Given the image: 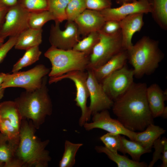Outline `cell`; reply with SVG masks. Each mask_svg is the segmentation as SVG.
<instances>
[{"label":"cell","instance_id":"f35d334b","mask_svg":"<svg viewBox=\"0 0 167 167\" xmlns=\"http://www.w3.org/2000/svg\"><path fill=\"white\" fill-rule=\"evenodd\" d=\"M161 141L164 146L163 152L162 153L161 160L162 163L161 165V167H167V139L165 137L161 139Z\"/></svg>","mask_w":167,"mask_h":167},{"label":"cell","instance_id":"ffe728a7","mask_svg":"<svg viewBox=\"0 0 167 167\" xmlns=\"http://www.w3.org/2000/svg\"><path fill=\"white\" fill-rule=\"evenodd\" d=\"M42 29H33L28 28L17 36L14 45L16 49L26 50L39 46L42 41Z\"/></svg>","mask_w":167,"mask_h":167},{"label":"cell","instance_id":"9a60e30c","mask_svg":"<svg viewBox=\"0 0 167 167\" xmlns=\"http://www.w3.org/2000/svg\"><path fill=\"white\" fill-rule=\"evenodd\" d=\"M74 21L83 38L91 32L100 31L105 21L100 11L88 9H86Z\"/></svg>","mask_w":167,"mask_h":167},{"label":"cell","instance_id":"f546056e","mask_svg":"<svg viewBox=\"0 0 167 167\" xmlns=\"http://www.w3.org/2000/svg\"><path fill=\"white\" fill-rule=\"evenodd\" d=\"M51 20H54V19L48 10L29 12L28 26L33 29H41L46 22Z\"/></svg>","mask_w":167,"mask_h":167},{"label":"cell","instance_id":"2e32d148","mask_svg":"<svg viewBox=\"0 0 167 167\" xmlns=\"http://www.w3.org/2000/svg\"><path fill=\"white\" fill-rule=\"evenodd\" d=\"M143 13H135L120 21L122 45L125 50L129 49L132 46V39L133 35L139 32L143 27Z\"/></svg>","mask_w":167,"mask_h":167},{"label":"cell","instance_id":"60d3db41","mask_svg":"<svg viewBox=\"0 0 167 167\" xmlns=\"http://www.w3.org/2000/svg\"><path fill=\"white\" fill-rule=\"evenodd\" d=\"M18 1L19 0H0V4L10 8L17 5Z\"/></svg>","mask_w":167,"mask_h":167},{"label":"cell","instance_id":"4316f807","mask_svg":"<svg viewBox=\"0 0 167 167\" xmlns=\"http://www.w3.org/2000/svg\"><path fill=\"white\" fill-rule=\"evenodd\" d=\"M121 138L125 154H128L135 161L139 162L142 155L152 152L135 141L127 139L124 136H121Z\"/></svg>","mask_w":167,"mask_h":167},{"label":"cell","instance_id":"5bb4252c","mask_svg":"<svg viewBox=\"0 0 167 167\" xmlns=\"http://www.w3.org/2000/svg\"><path fill=\"white\" fill-rule=\"evenodd\" d=\"M152 4L150 0H134L124 3L117 8H107L100 11L105 21H120L127 16L136 13H151Z\"/></svg>","mask_w":167,"mask_h":167},{"label":"cell","instance_id":"d590c367","mask_svg":"<svg viewBox=\"0 0 167 167\" xmlns=\"http://www.w3.org/2000/svg\"><path fill=\"white\" fill-rule=\"evenodd\" d=\"M100 31L108 35L116 34L121 31L120 21L115 20L105 21Z\"/></svg>","mask_w":167,"mask_h":167},{"label":"cell","instance_id":"bcb514c9","mask_svg":"<svg viewBox=\"0 0 167 167\" xmlns=\"http://www.w3.org/2000/svg\"><path fill=\"white\" fill-rule=\"evenodd\" d=\"M4 39H5L0 36V47L4 43Z\"/></svg>","mask_w":167,"mask_h":167},{"label":"cell","instance_id":"8fae6325","mask_svg":"<svg viewBox=\"0 0 167 167\" xmlns=\"http://www.w3.org/2000/svg\"><path fill=\"white\" fill-rule=\"evenodd\" d=\"M67 21L64 30L60 29L59 23L55 22L51 26L49 40L51 46L63 50L72 49L80 40L75 23Z\"/></svg>","mask_w":167,"mask_h":167},{"label":"cell","instance_id":"9c48e42d","mask_svg":"<svg viewBox=\"0 0 167 167\" xmlns=\"http://www.w3.org/2000/svg\"><path fill=\"white\" fill-rule=\"evenodd\" d=\"M133 69L126 65L113 73L100 83L108 96L113 101L122 96L131 87L134 82Z\"/></svg>","mask_w":167,"mask_h":167},{"label":"cell","instance_id":"cb8c5ba5","mask_svg":"<svg viewBox=\"0 0 167 167\" xmlns=\"http://www.w3.org/2000/svg\"><path fill=\"white\" fill-rule=\"evenodd\" d=\"M152 17L162 29H167V0H152Z\"/></svg>","mask_w":167,"mask_h":167},{"label":"cell","instance_id":"30bf717a","mask_svg":"<svg viewBox=\"0 0 167 167\" xmlns=\"http://www.w3.org/2000/svg\"><path fill=\"white\" fill-rule=\"evenodd\" d=\"M29 13L18 3L9 8L0 29V36L4 39L8 36H17L29 28Z\"/></svg>","mask_w":167,"mask_h":167},{"label":"cell","instance_id":"7bdbcfd3","mask_svg":"<svg viewBox=\"0 0 167 167\" xmlns=\"http://www.w3.org/2000/svg\"><path fill=\"white\" fill-rule=\"evenodd\" d=\"M134 0H116V2L118 4L121 5L123 3L131 2H131Z\"/></svg>","mask_w":167,"mask_h":167},{"label":"cell","instance_id":"6da1fadb","mask_svg":"<svg viewBox=\"0 0 167 167\" xmlns=\"http://www.w3.org/2000/svg\"><path fill=\"white\" fill-rule=\"evenodd\" d=\"M145 83H134L122 96L113 101L112 107L117 120L131 131H142L153 123L148 103Z\"/></svg>","mask_w":167,"mask_h":167},{"label":"cell","instance_id":"d6a6232c","mask_svg":"<svg viewBox=\"0 0 167 167\" xmlns=\"http://www.w3.org/2000/svg\"><path fill=\"white\" fill-rule=\"evenodd\" d=\"M18 3L29 12L48 10V0H19Z\"/></svg>","mask_w":167,"mask_h":167},{"label":"cell","instance_id":"e575fe53","mask_svg":"<svg viewBox=\"0 0 167 167\" xmlns=\"http://www.w3.org/2000/svg\"><path fill=\"white\" fill-rule=\"evenodd\" d=\"M87 9L101 11L111 7V0H84Z\"/></svg>","mask_w":167,"mask_h":167},{"label":"cell","instance_id":"e0dca14e","mask_svg":"<svg viewBox=\"0 0 167 167\" xmlns=\"http://www.w3.org/2000/svg\"><path fill=\"white\" fill-rule=\"evenodd\" d=\"M19 140H10L0 132V162L4 167H22L15 156Z\"/></svg>","mask_w":167,"mask_h":167},{"label":"cell","instance_id":"74e56055","mask_svg":"<svg viewBox=\"0 0 167 167\" xmlns=\"http://www.w3.org/2000/svg\"><path fill=\"white\" fill-rule=\"evenodd\" d=\"M17 36L10 37L7 41L0 47V63L6 57L7 53L14 46Z\"/></svg>","mask_w":167,"mask_h":167},{"label":"cell","instance_id":"c3c4849f","mask_svg":"<svg viewBox=\"0 0 167 167\" xmlns=\"http://www.w3.org/2000/svg\"></svg>","mask_w":167,"mask_h":167},{"label":"cell","instance_id":"83f0119b","mask_svg":"<svg viewBox=\"0 0 167 167\" xmlns=\"http://www.w3.org/2000/svg\"><path fill=\"white\" fill-rule=\"evenodd\" d=\"M83 38L75 45L72 49L90 55L99 41V31L91 32Z\"/></svg>","mask_w":167,"mask_h":167},{"label":"cell","instance_id":"5b68a950","mask_svg":"<svg viewBox=\"0 0 167 167\" xmlns=\"http://www.w3.org/2000/svg\"><path fill=\"white\" fill-rule=\"evenodd\" d=\"M52 67L48 75L54 78L74 71H86L89 55L73 50H63L51 46L44 54Z\"/></svg>","mask_w":167,"mask_h":167},{"label":"cell","instance_id":"7402d4cb","mask_svg":"<svg viewBox=\"0 0 167 167\" xmlns=\"http://www.w3.org/2000/svg\"><path fill=\"white\" fill-rule=\"evenodd\" d=\"M0 117L7 118L19 131L23 118L15 101H5L0 103Z\"/></svg>","mask_w":167,"mask_h":167},{"label":"cell","instance_id":"8d00e7d4","mask_svg":"<svg viewBox=\"0 0 167 167\" xmlns=\"http://www.w3.org/2000/svg\"><path fill=\"white\" fill-rule=\"evenodd\" d=\"M152 147L154 148L155 151L153 153L152 160L148 166V167H153L158 160L161 159L164 146L160 137L154 142Z\"/></svg>","mask_w":167,"mask_h":167},{"label":"cell","instance_id":"4dcf8cb0","mask_svg":"<svg viewBox=\"0 0 167 167\" xmlns=\"http://www.w3.org/2000/svg\"><path fill=\"white\" fill-rule=\"evenodd\" d=\"M100 139L109 150L114 152L119 151L125 154L120 134L108 132L101 136Z\"/></svg>","mask_w":167,"mask_h":167},{"label":"cell","instance_id":"7c38bea8","mask_svg":"<svg viewBox=\"0 0 167 167\" xmlns=\"http://www.w3.org/2000/svg\"><path fill=\"white\" fill-rule=\"evenodd\" d=\"M92 116V122H86L83 126L86 131L100 129L109 133L123 135L135 141L136 132L127 129L117 119L111 118L108 110L97 112Z\"/></svg>","mask_w":167,"mask_h":167},{"label":"cell","instance_id":"52a82bcc","mask_svg":"<svg viewBox=\"0 0 167 167\" xmlns=\"http://www.w3.org/2000/svg\"><path fill=\"white\" fill-rule=\"evenodd\" d=\"M50 70L42 64L37 65L28 70L6 74L1 87L20 88L26 91H32L40 88L44 78Z\"/></svg>","mask_w":167,"mask_h":167},{"label":"cell","instance_id":"d6986e66","mask_svg":"<svg viewBox=\"0 0 167 167\" xmlns=\"http://www.w3.org/2000/svg\"><path fill=\"white\" fill-rule=\"evenodd\" d=\"M148 105L153 117L161 116L165 107V101L167 99V91H163L156 84H153L146 90Z\"/></svg>","mask_w":167,"mask_h":167},{"label":"cell","instance_id":"3957f363","mask_svg":"<svg viewBox=\"0 0 167 167\" xmlns=\"http://www.w3.org/2000/svg\"><path fill=\"white\" fill-rule=\"evenodd\" d=\"M47 77L41 86L32 91H25L15 100L23 119L30 120L36 129L45 122L52 112V101L47 86Z\"/></svg>","mask_w":167,"mask_h":167},{"label":"cell","instance_id":"484cf974","mask_svg":"<svg viewBox=\"0 0 167 167\" xmlns=\"http://www.w3.org/2000/svg\"><path fill=\"white\" fill-rule=\"evenodd\" d=\"M82 143H74L66 140L64 145V150L60 161L59 167H72L75 163L76 153L81 147Z\"/></svg>","mask_w":167,"mask_h":167},{"label":"cell","instance_id":"1f68e13d","mask_svg":"<svg viewBox=\"0 0 167 167\" xmlns=\"http://www.w3.org/2000/svg\"><path fill=\"white\" fill-rule=\"evenodd\" d=\"M86 9L84 0H70L66 9V20L74 21Z\"/></svg>","mask_w":167,"mask_h":167},{"label":"cell","instance_id":"603a6c76","mask_svg":"<svg viewBox=\"0 0 167 167\" xmlns=\"http://www.w3.org/2000/svg\"><path fill=\"white\" fill-rule=\"evenodd\" d=\"M95 149L99 153L105 154L110 160L117 164L118 167H147L148 166L144 162L135 161L118 152H113L105 146H96Z\"/></svg>","mask_w":167,"mask_h":167},{"label":"cell","instance_id":"7a4b0ae2","mask_svg":"<svg viewBox=\"0 0 167 167\" xmlns=\"http://www.w3.org/2000/svg\"><path fill=\"white\" fill-rule=\"evenodd\" d=\"M36 128L32 122L23 119L15 151L16 158L22 167H47L51 160L46 148L49 140L41 141L35 135Z\"/></svg>","mask_w":167,"mask_h":167},{"label":"cell","instance_id":"44dd1931","mask_svg":"<svg viewBox=\"0 0 167 167\" xmlns=\"http://www.w3.org/2000/svg\"><path fill=\"white\" fill-rule=\"evenodd\" d=\"M166 131L163 128L152 123L144 131L136 132L134 141L146 149H151L154 142Z\"/></svg>","mask_w":167,"mask_h":167},{"label":"cell","instance_id":"d4e9b609","mask_svg":"<svg viewBox=\"0 0 167 167\" xmlns=\"http://www.w3.org/2000/svg\"><path fill=\"white\" fill-rule=\"evenodd\" d=\"M26 50L23 56L13 65L12 70V73L19 71L22 68L35 63L39 60L41 54L39 46Z\"/></svg>","mask_w":167,"mask_h":167},{"label":"cell","instance_id":"f6af8a7d","mask_svg":"<svg viewBox=\"0 0 167 167\" xmlns=\"http://www.w3.org/2000/svg\"><path fill=\"white\" fill-rule=\"evenodd\" d=\"M5 89L0 86V100L3 97Z\"/></svg>","mask_w":167,"mask_h":167},{"label":"cell","instance_id":"ba28073f","mask_svg":"<svg viewBox=\"0 0 167 167\" xmlns=\"http://www.w3.org/2000/svg\"><path fill=\"white\" fill-rule=\"evenodd\" d=\"M88 73L86 71H74L67 72L62 75L54 78H50L49 83L51 84L64 79H69L74 83L76 88V95L75 101L76 105L81 110V116L79 124L82 126L90 119L91 114L89 107L87 105V100L89 96L87 84Z\"/></svg>","mask_w":167,"mask_h":167},{"label":"cell","instance_id":"7dc6e473","mask_svg":"<svg viewBox=\"0 0 167 167\" xmlns=\"http://www.w3.org/2000/svg\"><path fill=\"white\" fill-rule=\"evenodd\" d=\"M0 167H4V165L0 162Z\"/></svg>","mask_w":167,"mask_h":167},{"label":"cell","instance_id":"4fadbf2b","mask_svg":"<svg viewBox=\"0 0 167 167\" xmlns=\"http://www.w3.org/2000/svg\"><path fill=\"white\" fill-rule=\"evenodd\" d=\"M88 77L87 84L90 97L89 109L91 115L104 110L112 108L113 101L105 92L100 83L95 77L92 70H87Z\"/></svg>","mask_w":167,"mask_h":167},{"label":"cell","instance_id":"277c9868","mask_svg":"<svg viewBox=\"0 0 167 167\" xmlns=\"http://www.w3.org/2000/svg\"><path fill=\"white\" fill-rule=\"evenodd\" d=\"M126 50L128 61L133 67L134 77L137 78L153 73L164 57L158 41L147 36Z\"/></svg>","mask_w":167,"mask_h":167},{"label":"cell","instance_id":"f1b7e54d","mask_svg":"<svg viewBox=\"0 0 167 167\" xmlns=\"http://www.w3.org/2000/svg\"><path fill=\"white\" fill-rule=\"evenodd\" d=\"M70 0H48V10L55 22L60 23L67 20L66 9Z\"/></svg>","mask_w":167,"mask_h":167},{"label":"cell","instance_id":"ee69618b","mask_svg":"<svg viewBox=\"0 0 167 167\" xmlns=\"http://www.w3.org/2000/svg\"><path fill=\"white\" fill-rule=\"evenodd\" d=\"M161 116L165 118H167V107L165 106L164 109L162 113Z\"/></svg>","mask_w":167,"mask_h":167},{"label":"cell","instance_id":"ac0fdd59","mask_svg":"<svg viewBox=\"0 0 167 167\" xmlns=\"http://www.w3.org/2000/svg\"><path fill=\"white\" fill-rule=\"evenodd\" d=\"M128 61L126 50H123L113 57L100 67L91 69L96 80L99 83L108 76L122 67Z\"/></svg>","mask_w":167,"mask_h":167},{"label":"cell","instance_id":"ab89813d","mask_svg":"<svg viewBox=\"0 0 167 167\" xmlns=\"http://www.w3.org/2000/svg\"><path fill=\"white\" fill-rule=\"evenodd\" d=\"M9 8L0 4V29Z\"/></svg>","mask_w":167,"mask_h":167},{"label":"cell","instance_id":"b9f144b4","mask_svg":"<svg viewBox=\"0 0 167 167\" xmlns=\"http://www.w3.org/2000/svg\"><path fill=\"white\" fill-rule=\"evenodd\" d=\"M6 74V73L2 72L0 73V86H1L2 84L3 81Z\"/></svg>","mask_w":167,"mask_h":167},{"label":"cell","instance_id":"8992f818","mask_svg":"<svg viewBox=\"0 0 167 167\" xmlns=\"http://www.w3.org/2000/svg\"><path fill=\"white\" fill-rule=\"evenodd\" d=\"M99 32V40L89 55L88 69H93L100 67L119 53L125 50L122 45L121 30L116 34L111 35L100 31Z\"/></svg>","mask_w":167,"mask_h":167},{"label":"cell","instance_id":"836d02e7","mask_svg":"<svg viewBox=\"0 0 167 167\" xmlns=\"http://www.w3.org/2000/svg\"><path fill=\"white\" fill-rule=\"evenodd\" d=\"M0 132L11 140H19V131L6 118H0Z\"/></svg>","mask_w":167,"mask_h":167}]
</instances>
